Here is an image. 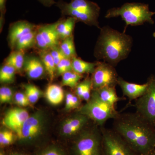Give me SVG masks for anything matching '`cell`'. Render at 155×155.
Masks as SVG:
<instances>
[{
    "label": "cell",
    "instance_id": "cell-1",
    "mask_svg": "<svg viewBox=\"0 0 155 155\" xmlns=\"http://www.w3.org/2000/svg\"><path fill=\"white\" fill-rule=\"evenodd\" d=\"M113 129L139 155L155 150V126L137 112L119 113L114 119Z\"/></svg>",
    "mask_w": 155,
    "mask_h": 155
},
{
    "label": "cell",
    "instance_id": "cell-2",
    "mask_svg": "<svg viewBox=\"0 0 155 155\" xmlns=\"http://www.w3.org/2000/svg\"><path fill=\"white\" fill-rule=\"evenodd\" d=\"M133 39L125 32H119L108 26L101 29L95 48L94 55L114 67L126 59L130 54Z\"/></svg>",
    "mask_w": 155,
    "mask_h": 155
},
{
    "label": "cell",
    "instance_id": "cell-3",
    "mask_svg": "<svg viewBox=\"0 0 155 155\" xmlns=\"http://www.w3.org/2000/svg\"><path fill=\"white\" fill-rule=\"evenodd\" d=\"M155 12L150 10L149 5L141 3H126L119 8H114L107 11L106 18L120 17L125 23V31L128 25L137 26L145 22L153 24V16Z\"/></svg>",
    "mask_w": 155,
    "mask_h": 155
},
{
    "label": "cell",
    "instance_id": "cell-4",
    "mask_svg": "<svg viewBox=\"0 0 155 155\" xmlns=\"http://www.w3.org/2000/svg\"><path fill=\"white\" fill-rule=\"evenodd\" d=\"M69 155H103L101 127L94 123L73 139Z\"/></svg>",
    "mask_w": 155,
    "mask_h": 155
},
{
    "label": "cell",
    "instance_id": "cell-5",
    "mask_svg": "<svg viewBox=\"0 0 155 155\" xmlns=\"http://www.w3.org/2000/svg\"><path fill=\"white\" fill-rule=\"evenodd\" d=\"M78 111L87 116L92 122L100 127L104 126L109 119H115L119 114L115 107L103 101L94 90L92 91L90 100Z\"/></svg>",
    "mask_w": 155,
    "mask_h": 155
},
{
    "label": "cell",
    "instance_id": "cell-6",
    "mask_svg": "<svg viewBox=\"0 0 155 155\" xmlns=\"http://www.w3.org/2000/svg\"><path fill=\"white\" fill-rule=\"evenodd\" d=\"M46 124V117L43 111L38 110L33 113L15 133L17 142L22 145L36 143L44 133Z\"/></svg>",
    "mask_w": 155,
    "mask_h": 155
},
{
    "label": "cell",
    "instance_id": "cell-7",
    "mask_svg": "<svg viewBox=\"0 0 155 155\" xmlns=\"http://www.w3.org/2000/svg\"><path fill=\"white\" fill-rule=\"evenodd\" d=\"M103 155H139L114 129L101 127Z\"/></svg>",
    "mask_w": 155,
    "mask_h": 155
},
{
    "label": "cell",
    "instance_id": "cell-8",
    "mask_svg": "<svg viewBox=\"0 0 155 155\" xmlns=\"http://www.w3.org/2000/svg\"><path fill=\"white\" fill-rule=\"evenodd\" d=\"M147 87L144 94L135 100L136 112L155 126V75L147 81Z\"/></svg>",
    "mask_w": 155,
    "mask_h": 155
},
{
    "label": "cell",
    "instance_id": "cell-9",
    "mask_svg": "<svg viewBox=\"0 0 155 155\" xmlns=\"http://www.w3.org/2000/svg\"><path fill=\"white\" fill-rule=\"evenodd\" d=\"M119 76L114 66L105 62H98L91 78L93 90L105 87H116Z\"/></svg>",
    "mask_w": 155,
    "mask_h": 155
},
{
    "label": "cell",
    "instance_id": "cell-10",
    "mask_svg": "<svg viewBox=\"0 0 155 155\" xmlns=\"http://www.w3.org/2000/svg\"><path fill=\"white\" fill-rule=\"evenodd\" d=\"M59 21L37 28L35 45L41 51L49 50L60 45V37L57 31Z\"/></svg>",
    "mask_w": 155,
    "mask_h": 155
},
{
    "label": "cell",
    "instance_id": "cell-11",
    "mask_svg": "<svg viewBox=\"0 0 155 155\" xmlns=\"http://www.w3.org/2000/svg\"><path fill=\"white\" fill-rule=\"evenodd\" d=\"M91 121L78 111L64 120L61 125V134L64 137L74 139L88 127Z\"/></svg>",
    "mask_w": 155,
    "mask_h": 155
},
{
    "label": "cell",
    "instance_id": "cell-12",
    "mask_svg": "<svg viewBox=\"0 0 155 155\" xmlns=\"http://www.w3.org/2000/svg\"><path fill=\"white\" fill-rule=\"evenodd\" d=\"M30 115L26 109L16 107L7 111L3 118V125L16 133L21 128Z\"/></svg>",
    "mask_w": 155,
    "mask_h": 155
},
{
    "label": "cell",
    "instance_id": "cell-13",
    "mask_svg": "<svg viewBox=\"0 0 155 155\" xmlns=\"http://www.w3.org/2000/svg\"><path fill=\"white\" fill-rule=\"evenodd\" d=\"M56 5L59 8L61 13L64 16L74 17L77 19L78 22L80 21L87 25H93L100 28L98 21L99 17L72 9L68 6L67 2L62 0L56 3Z\"/></svg>",
    "mask_w": 155,
    "mask_h": 155
},
{
    "label": "cell",
    "instance_id": "cell-14",
    "mask_svg": "<svg viewBox=\"0 0 155 155\" xmlns=\"http://www.w3.org/2000/svg\"><path fill=\"white\" fill-rule=\"evenodd\" d=\"M36 28L35 25L26 21H19L13 24L10 28L8 35L9 45L11 49L15 48L19 38Z\"/></svg>",
    "mask_w": 155,
    "mask_h": 155
},
{
    "label": "cell",
    "instance_id": "cell-15",
    "mask_svg": "<svg viewBox=\"0 0 155 155\" xmlns=\"http://www.w3.org/2000/svg\"><path fill=\"white\" fill-rule=\"evenodd\" d=\"M118 85L122 90L123 95L127 97L130 101L137 100L141 97L145 92L147 87V82L142 84L131 83L119 76Z\"/></svg>",
    "mask_w": 155,
    "mask_h": 155
},
{
    "label": "cell",
    "instance_id": "cell-16",
    "mask_svg": "<svg viewBox=\"0 0 155 155\" xmlns=\"http://www.w3.org/2000/svg\"><path fill=\"white\" fill-rule=\"evenodd\" d=\"M24 69L27 76L32 79L40 78L44 74L45 69L40 58L29 57L25 60Z\"/></svg>",
    "mask_w": 155,
    "mask_h": 155
},
{
    "label": "cell",
    "instance_id": "cell-17",
    "mask_svg": "<svg viewBox=\"0 0 155 155\" xmlns=\"http://www.w3.org/2000/svg\"><path fill=\"white\" fill-rule=\"evenodd\" d=\"M67 4L72 9L99 17L101 9L98 5L94 2L89 0H72Z\"/></svg>",
    "mask_w": 155,
    "mask_h": 155
},
{
    "label": "cell",
    "instance_id": "cell-18",
    "mask_svg": "<svg viewBox=\"0 0 155 155\" xmlns=\"http://www.w3.org/2000/svg\"><path fill=\"white\" fill-rule=\"evenodd\" d=\"M103 101L110 105L115 107L118 102L125 99L117 95L116 87L108 86L94 90Z\"/></svg>",
    "mask_w": 155,
    "mask_h": 155
},
{
    "label": "cell",
    "instance_id": "cell-19",
    "mask_svg": "<svg viewBox=\"0 0 155 155\" xmlns=\"http://www.w3.org/2000/svg\"><path fill=\"white\" fill-rule=\"evenodd\" d=\"M77 22V19L71 17L60 20L57 26V31L60 39L63 40L73 35V31Z\"/></svg>",
    "mask_w": 155,
    "mask_h": 155
},
{
    "label": "cell",
    "instance_id": "cell-20",
    "mask_svg": "<svg viewBox=\"0 0 155 155\" xmlns=\"http://www.w3.org/2000/svg\"><path fill=\"white\" fill-rule=\"evenodd\" d=\"M72 61L73 71L81 75L92 74L98 64V62L94 63L87 62L77 57L72 58Z\"/></svg>",
    "mask_w": 155,
    "mask_h": 155
},
{
    "label": "cell",
    "instance_id": "cell-21",
    "mask_svg": "<svg viewBox=\"0 0 155 155\" xmlns=\"http://www.w3.org/2000/svg\"><path fill=\"white\" fill-rule=\"evenodd\" d=\"M45 97L49 103L54 105H57L64 100V90L62 87L58 84H50L46 90Z\"/></svg>",
    "mask_w": 155,
    "mask_h": 155
},
{
    "label": "cell",
    "instance_id": "cell-22",
    "mask_svg": "<svg viewBox=\"0 0 155 155\" xmlns=\"http://www.w3.org/2000/svg\"><path fill=\"white\" fill-rule=\"evenodd\" d=\"M75 89V94L81 100L88 101L91 97L92 84L91 78L87 77L78 84Z\"/></svg>",
    "mask_w": 155,
    "mask_h": 155
},
{
    "label": "cell",
    "instance_id": "cell-23",
    "mask_svg": "<svg viewBox=\"0 0 155 155\" xmlns=\"http://www.w3.org/2000/svg\"><path fill=\"white\" fill-rule=\"evenodd\" d=\"M40 57L50 80H53L57 72V66L49 51H41L40 53Z\"/></svg>",
    "mask_w": 155,
    "mask_h": 155
},
{
    "label": "cell",
    "instance_id": "cell-24",
    "mask_svg": "<svg viewBox=\"0 0 155 155\" xmlns=\"http://www.w3.org/2000/svg\"><path fill=\"white\" fill-rule=\"evenodd\" d=\"M25 61L24 51L16 50L12 51L6 58L5 64L12 66L16 71H20L24 68Z\"/></svg>",
    "mask_w": 155,
    "mask_h": 155
},
{
    "label": "cell",
    "instance_id": "cell-25",
    "mask_svg": "<svg viewBox=\"0 0 155 155\" xmlns=\"http://www.w3.org/2000/svg\"><path fill=\"white\" fill-rule=\"evenodd\" d=\"M59 47L66 58L72 59L77 57L73 35L62 40Z\"/></svg>",
    "mask_w": 155,
    "mask_h": 155
},
{
    "label": "cell",
    "instance_id": "cell-26",
    "mask_svg": "<svg viewBox=\"0 0 155 155\" xmlns=\"http://www.w3.org/2000/svg\"><path fill=\"white\" fill-rule=\"evenodd\" d=\"M36 28L23 35L17 41L15 47L16 50L24 51L35 45Z\"/></svg>",
    "mask_w": 155,
    "mask_h": 155
},
{
    "label": "cell",
    "instance_id": "cell-27",
    "mask_svg": "<svg viewBox=\"0 0 155 155\" xmlns=\"http://www.w3.org/2000/svg\"><path fill=\"white\" fill-rule=\"evenodd\" d=\"M82 78L83 75L78 74L73 71L66 72L62 75V85L75 88Z\"/></svg>",
    "mask_w": 155,
    "mask_h": 155
},
{
    "label": "cell",
    "instance_id": "cell-28",
    "mask_svg": "<svg viewBox=\"0 0 155 155\" xmlns=\"http://www.w3.org/2000/svg\"><path fill=\"white\" fill-rule=\"evenodd\" d=\"M16 69L10 65L5 64L0 69V81L2 83H10L14 81Z\"/></svg>",
    "mask_w": 155,
    "mask_h": 155
},
{
    "label": "cell",
    "instance_id": "cell-29",
    "mask_svg": "<svg viewBox=\"0 0 155 155\" xmlns=\"http://www.w3.org/2000/svg\"><path fill=\"white\" fill-rule=\"evenodd\" d=\"M34 155H67V154L61 147L56 144H51L42 148Z\"/></svg>",
    "mask_w": 155,
    "mask_h": 155
},
{
    "label": "cell",
    "instance_id": "cell-30",
    "mask_svg": "<svg viewBox=\"0 0 155 155\" xmlns=\"http://www.w3.org/2000/svg\"><path fill=\"white\" fill-rule=\"evenodd\" d=\"M25 94L30 104H34L41 97L42 93L37 87L32 84L24 85Z\"/></svg>",
    "mask_w": 155,
    "mask_h": 155
},
{
    "label": "cell",
    "instance_id": "cell-31",
    "mask_svg": "<svg viewBox=\"0 0 155 155\" xmlns=\"http://www.w3.org/2000/svg\"><path fill=\"white\" fill-rule=\"evenodd\" d=\"M81 100L76 95L72 93L68 92L66 95L65 109L67 111L78 110L81 107Z\"/></svg>",
    "mask_w": 155,
    "mask_h": 155
},
{
    "label": "cell",
    "instance_id": "cell-32",
    "mask_svg": "<svg viewBox=\"0 0 155 155\" xmlns=\"http://www.w3.org/2000/svg\"><path fill=\"white\" fill-rule=\"evenodd\" d=\"M12 130H4L0 132V145L1 147L8 146L16 140V136Z\"/></svg>",
    "mask_w": 155,
    "mask_h": 155
},
{
    "label": "cell",
    "instance_id": "cell-33",
    "mask_svg": "<svg viewBox=\"0 0 155 155\" xmlns=\"http://www.w3.org/2000/svg\"><path fill=\"white\" fill-rule=\"evenodd\" d=\"M73 71L72 59L65 58L62 60L57 66L56 73L58 75H62L66 72Z\"/></svg>",
    "mask_w": 155,
    "mask_h": 155
},
{
    "label": "cell",
    "instance_id": "cell-34",
    "mask_svg": "<svg viewBox=\"0 0 155 155\" xmlns=\"http://www.w3.org/2000/svg\"><path fill=\"white\" fill-rule=\"evenodd\" d=\"M13 92L10 87H2L0 88V102L1 104L10 103L13 99Z\"/></svg>",
    "mask_w": 155,
    "mask_h": 155
},
{
    "label": "cell",
    "instance_id": "cell-35",
    "mask_svg": "<svg viewBox=\"0 0 155 155\" xmlns=\"http://www.w3.org/2000/svg\"><path fill=\"white\" fill-rule=\"evenodd\" d=\"M14 97L16 104L20 107H27L30 104L25 94L21 92H18L15 94Z\"/></svg>",
    "mask_w": 155,
    "mask_h": 155
},
{
    "label": "cell",
    "instance_id": "cell-36",
    "mask_svg": "<svg viewBox=\"0 0 155 155\" xmlns=\"http://www.w3.org/2000/svg\"><path fill=\"white\" fill-rule=\"evenodd\" d=\"M54 61L56 66L64 58H67L61 51L60 47L57 46L49 50Z\"/></svg>",
    "mask_w": 155,
    "mask_h": 155
},
{
    "label": "cell",
    "instance_id": "cell-37",
    "mask_svg": "<svg viewBox=\"0 0 155 155\" xmlns=\"http://www.w3.org/2000/svg\"><path fill=\"white\" fill-rule=\"evenodd\" d=\"M38 1L43 5L47 7H51L53 5L56 4L57 3L54 0H38Z\"/></svg>",
    "mask_w": 155,
    "mask_h": 155
},
{
    "label": "cell",
    "instance_id": "cell-38",
    "mask_svg": "<svg viewBox=\"0 0 155 155\" xmlns=\"http://www.w3.org/2000/svg\"><path fill=\"white\" fill-rule=\"evenodd\" d=\"M6 1L7 0H0V12L1 15H5L6 13Z\"/></svg>",
    "mask_w": 155,
    "mask_h": 155
},
{
    "label": "cell",
    "instance_id": "cell-39",
    "mask_svg": "<svg viewBox=\"0 0 155 155\" xmlns=\"http://www.w3.org/2000/svg\"><path fill=\"white\" fill-rule=\"evenodd\" d=\"M9 155H26L25 154L22 153L18 152H12L10 153Z\"/></svg>",
    "mask_w": 155,
    "mask_h": 155
},
{
    "label": "cell",
    "instance_id": "cell-40",
    "mask_svg": "<svg viewBox=\"0 0 155 155\" xmlns=\"http://www.w3.org/2000/svg\"><path fill=\"white\" fill-rule=\"evenodd\" d=\"M146 155H155V150H153L152 152L149 153L148 154Z\"/></svg>",
    "mask_w": 155,
    "mask_h": 155
},
{
    "label": "cell",
    "instance_id": "cell-41",
    "mask_svg": "<svg viewBox=\"0 0 155 155\" xmlns=\"http://www.w3.org/2000/svg\"><path fill=\"white\" fill-rule=\"evenodd\" d=\"M0 155H5V153L3 152L2 151H1V152H0Z\"/></svg>",
    "mask_w": 155,
    "mask_h": 155
},
{
    "label": "cell",
    "instance_id": "cell-42",
    "mask_svg": "<svg viewBox=\"0 0 155 155\" xmlns=\"http://www.w3.org/2000/svg\"><path fill=\"white\" fill-rule=\"evenodd\" d=\"M153 36L155 38V32H154L153 34Z\"/></svg>",
    "mask_w": 155,
    "mask_h": 155
}]
</instances>
